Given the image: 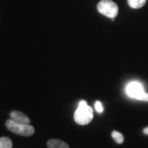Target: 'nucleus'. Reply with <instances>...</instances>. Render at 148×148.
I'll use <instances>...</instances> for the list:
<instances>
[{
  "mask_svg": "<svg viewBox=\"0 0 148 148\" xmlns=\"http://www.w3.org/2000/svg\"><path fill=\"white\" fill-rule=\"evenodd\" d=\"M12 141L9 137L3 136L0 138V148H12Z\"/></svg>",
  "mask_w": 148,
  "mask_h": 148,
  "instance_id": "8",
  "label": "nucleus"
},
{
  "mask_svg": "<svg viewBox=\"0 0 148 148\" xmlns=\"http://www.w3.org/2000/svg\"><path fill=\"white\" fill-rule=\"evenodd\" d=\"M97 8L99 13L111 18H115L119 12L117 4L112 0H101Z\"/></svg>",
  "mask_w": 148,
  "mask_h": 148,
  "instance_id": "3",
  "label": "nucleus"
},
{
  "mask_svg": "<svg viewBox=\"0 0 148 148\" xmlns=\"http://www.w3.org/2000/svg\"><path fill=\"white\" fill-rule=\"evenodd\" d=\"M95 109L98 112H99V113H100V112H102L103 107L100 101H97V102L95 103Z\"/></svg>",
  "mask_w": 148,
  "mask_h": 148,
  "instance_id": "10",
  "label": "nucleus"
},
{
  "mask_svg": "<svg viewBox=\"0 0 148 148\" xmlns=\"http://www.w3.org/2000/svg\"><path fill=\"white\" fill-rule=\"evenodd\" d=\"M5 127L10 132L23 136H30L34 134V127L30 125H20L16 123L12 119L5 121Z\"/></svg>",
  "mask_w": 148,
  "mask_h": 148,
  "instance_id": "2",
  "label": "nucleus"
},
{
  "mask_svg": "<svg viewBox=\"0 0 148 148\" xmlns=\"http://www.w3.org/2000/svg\"><path fill=\"white\" fill-rule=\"evenodd\" d=\"M47 145L48 148H69V145L65 142L55 138L48 140Z\"/></svg>",
  "mask_w": 148,
  "mask_h": 148,
  "instance_id": "6",
  "label": "nucleus"
},
{
  "mask_svg": "<svg viewBox=\"0 0 148 148\" xmlns=\"http://www.w3.org/2000/svg\"><path fill=\"white\" fill-rule=\"evenodd\" d=\"M127 1L130 8L138 9L145 5L147 0H127Z\"/></svg>",
  "mask_w": 148,
  "mask_h": 148,
  "instance_id": "7",
  "label": "nucleus"
},
{
  "mask_svg": "<svg viewBox=\"0 0 148 148\" xmlns=\"http://www.w3.org/2000/svg\"><path fill=\"white\" fill-rule=\"evenodd\" d=\"M10 119H12L17 124L28 125L30 123V120L29 118L19 111H12L10 113Z\"/></svg>",
  "mask_w": 148,
  "mask_h": 148,
  "instance_id": "5",
  "label": "nucleus"
},
{
  "mask_svg": "<svg viewBox=\"0 0 148 148\" xmlns=\"http://www.w3.org/2000/svg\"><path fill=\"white\" fill-rule=\"evenodd\" d=\"M93 118V110L85 101H80L74 113V120L79 125L88 124Z\"/></svg>",
  "mask_w": 148,
  "mask_h": 148,
  "instance_id": "1",
  "label": "nucleus"
},
{
  "mask_svg": "<svg viewBox=\"0 0 148 148\" xmlns=\"http://www.w3.org/2000/svg\"><path fill=\"white\" fill-rule=\"evenodd\" d=\"M141 101H148V93H146V92H145V94H144V95L143 97V99H142Z\"/></svg>",
  "mask_w": 148,
  "mask_h": 148,
  "instance_id": "11",
  "label": "nucleus"
},
{
  "mask_svg": "<svg viewBox=\"0 0 148 148\" xmlns=\"http://www.w3.org/2000/svg\"><path fill=\"white\" fill-rule=\"evenodd\" d=\"M111 135H112V138H113L116 143L121 144L123 142V140H124V137H123V134L121 133L117 132V131H112V133H111Z\"/></svg>",
  "mask_w": 148,
  "mask_h": 148,
  "instance_id": "9",
  "label": "nucleus"
},
{
  "mask_svg": "<svg viewBox=\"0 0 148 148\" xmlns=\"http://www.w3.org/2000/svg\"><path fill=\"white\" fill-rule=\"evenodd\" d=\"M143 132L145 133V134H148V127H145V128L143 130Z\"/></svg>",
  "mask_w": 148,
  "mask_h": 148,
  "instance_id": "12",
  "label": "nucleus"
},
{
  "mask_svg": "<svg viewBox=\"0 0 148 148\" xmlns=\"http://www.w3.org/2000/svg\"><path fill=\"white\" fill-rule=\"evenodd\" d=\"M126 92L130 97L139 99V100H142L144 94H145L142 85L136 82H131L127 85L126 87Z\"/></svg>",
  "mask_w": 148,
  "mask_h": 148,
  "instance_id": "4",
  "label": "nucleus"
}]
</instances>
